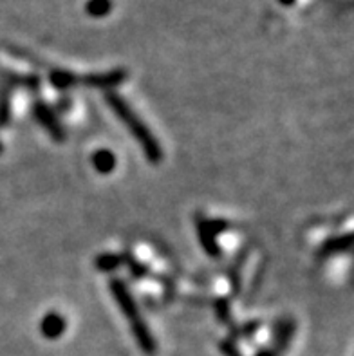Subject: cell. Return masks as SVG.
<instances>
[{
	"label": "cell",
	"mask_w": 354,
	"mask_h": 356,
	"mask_svg": "<svg viewBox=\"0 0 354 356\" xmlns=\"http://www.w3.org/2000/svg\"><path fill=\"white\" fill-rule=\"evenodd\" d=\"M11 118V89L0 91V127H6Z\"/></svg>",
	"instance_id": "obj_15"
},
{
	"label": "cell",
	"mask_w": 354,
	"mask_h": 356,
	"mask_svg": "<svg viewBox=\"0 0 354 356\" xmlns=\"http://www.w3.org/2000/svg\"><path fill=\"white\" fill-rule=\"evenodd\" d=\"M248 255H250V248H243L235 257L233 264L228 270V279H230V288H232V295L237 297L241 293V286H243V268L246 263Z\"/></svg>",
	"instance_id": "obj_7"
},
{
	"label": "cell",
	"mask_w": 354,
	"mask_h": 356,
	"mask_svg": "<svg viewBox=\"0 0 354 356\" xmlns=\"http://www.w3.org/2000/svg\"><path fill=\"white\" fill-rule=\"evenodd\" d=\"M109 288H111V293L112 297H114V300H116L118 308L122 310L123 317H125V319L129 320V324H131V331L132 335H134L138 346L141 347V351H143L145 355L152 356L156 353V340L154 337H152V333H150L147 322H145L143 317H141L140 308L136 304L134 297H132V293L129 291L127 284L123 281H120V279H111Z\"/></svg>",
	"instance_id": "obj_2"
},
{
	"label": "cell",
	"mask_w": 354,
	"mask_h": 356,
	"mask_svg": "<svg viewBox=\"0 0 354 356\" xmlns=\"http://www.w3.org/2000/svg\"><path fill=\"white\" fill-rule=\"evenodd\" d=\"M33 116L37 118L38 123L42 125L44 131L51 136V140H55L56 143H62L66 141V131L62 123L58 122V116H56L55 109H51L46 102L42 100H37L33 104Z\"/></svg>",
	"instance_id": "obj_4"
},
{
	"label": "cell",
	"mask_w": 354,
	"mask_h": 356,
	"mask_svg": "<svg viewBox=\"0 0 354 356\" xmlns=\"http://www.w3.org/2000/svg\"><path fill=\"white\" fill-rule=\"evenodd\" d=\"M49 82H51L53 87H56L58 91H67L71 89V87L78 85L80 76H76L75 73H69V71L55 69L49 73Z\"/></svg>",
	"instance_id": "obj_10"
},
{
	"label": "cell",
	"mask_w": 354,
	"mask_h": 356,
	"mask_svg": "<svg viewBox=\"0 0 354 356\" xmlns=\"http://www.w3.org/2000/svg\"><path fill=\"white\" fill-rule=\"evenodd\" d=\"M67 324L64 320V317L58 313H47L42 319V324H40V331L46 338L49 340H55V338L62 337L64 331H66Z\"/></svg>",
	"instance_id": "obj_9"
},
{
	"label": "cell",
	"mask_w": 354,
	"mask_h": 356,
	"mask_svg": "<svg viewBox=\"0 0 354 356\" xmlns=\"http://www.w3.org/2000/svg\"><path fill=\"white\" fill-rule=\"evenodd\" d=\"M127 80V71L114 69L109 73H100V75H85L80 76L78 85L85 87H96V89H114L120 84Z\"/></svg>",
	"instance_id": "obj_5"
},
{
	"label": "cell",
	"mask_w": 354,
	"mask_h": 356,
	"mask_svg": "<svg viewBox=\"0 0 354 356\" xmlns=\"http://www.w3.org/2000/svg\"><path fill=\"white\" fill-rule=\"evenodd\" d=\"M105 102L112 109V113L120 118V122L129 129V132L134 136V140L140 143L145 152V158L150 163H161L163 161V149H161V145H159V141L156 140L154 134L149 131V127L145 125L143 120L134 113V109L127 104L120 94L114 93V91H107L105 93Z\"/></svg>",
	"instance_id": "obj_1"
},
{
	"label": "cell",
	"mask_w": 354,
	"mask_h": 356,
	"mask_svg": "<svg viewBox=\"0 0 354 356\" xmlns=\"http://www.w3.org/2000/svg\"><path fill=\"white\" fill-rule=\"evenodd\" d=\"M221 351L224 353L226 356H243L241 355V351H239V346L235 340H232V338H226V340H223V342L219 344Z\"/></svg>",
	"instance_id": "obj_18"
},
{
	"label": "cell",
	"mask_w": 354,
	"mask_h": 356,
	"mask_svg": "<svg viewBox=\"0 0 354 356\" xmlns=\"http://www.w3.org/2000/svg\"><path fill=\"white\" fill-rule=\"evenodd\" d=\"M122 257H123V264L129 268V272H131V275L134 277V279H145V277L150 275L149 268L145 266L141 261H138L131 252H125Z\"/></svg>",
	"instance_id": "obj_13"
},
{
	"label": "cell",
	"mask_w": 354,
	"mask_h": 356,
	"mask_svg": "<svg viewBox=\"0 0 354 356\" xmlns=\"http://www.w3.org/2000/svg\"><path fill=\"white\" fill-rule=\"evenodd\" d=\"M264 273H266V261H262L259 264V270H257L255 277L252 279V288H250V297H253L259 291V288L262 286V281H264Z\"/></svg>",
	"instance_id": "obj_17"
},
{
	"label": "cell",
	"mask_w": 354,
	"mask_h": 356,
	"mask_svg": "<svg viewBox=\"0 0 354 356\" xmlns=\"http://www.w3.org/2000/svg\"><path fill=\"white\" fill-rule=\"evenodd\" d=\"M214 310H215V317H217V320H219L221 324H224V326L232 328L233 320H232V311H230V300L224 299V297L217 299L214 302Z\"/></svg>",
	"instance_id": "obj_14"
},
{
	"label": "cell",
	"mask_w": 354,
	"mask_h": 356,
	"mask_svg": "<svg viewBox=\"0 0 354 356\" xmlns=\"http://www.w3.org/2000/svg\"><path fill=\"white\" fill-rule=\"evenodd\" d=\"M0 154H2V143H0Z\"/></svg>",
	"instance_id": "obj_20"
},
{
	"label": "cell",
	"mask_w": 354,
	"mask_h": 356,
	"mask_svg": "<svg viewBox=\"0 0 354 356\" xmlns=\"http://www.w3.org/2000/svg\"><path fill=\"white\" fill-rule=\"evenodd\" d=\"M93 165L100 174H111L116 167V158H114L111 150L100 149L93 154Z\"/></svg>",
	"instance_id": "obj_11"
},
{
	"label": "cell",
	"mask_w": 354,
	"mask_h": 356,
	"mask_svg": "<svg viewBox=\"0 0 354 356\" xmlns=\"http://www.w3.org/2000/svg\"><path fill=\"white\" fill-rule=\"evenodd\" d=\"M257 356H277V355L273 349H262V351H259V355Z\"/></svg>",
	"instance_id": "obj_19"
},
{
	"label": "cell",
	"mask_w": 354,
	"mask_h": 356,
	"mask_svg": "<svg viewBox=\"0 0 354 356\" xmlns=\"http://www.w3.org/2000/svg\"><path fill=\"white\" fill-rule=\"evenodd\" d=\"M351 250H353V234L347 232L344 235L329 237V239L324 241L320 248H318V257L329 259L333 255H338V253H349Z\"/></svg>",
	"instance_id": "obj_6"
},
{
	"label": "cell",
	"mask_w": 354,
	"mask_h": 356,
	"mask_svg": "<svg viewBox=\"0 0 354 356\" xmlns=\"http://www.w3.org/2000/svg\"><path fill=\"white\" fill-rule=\"evenodd\" d=\"M123 264V257L122 255H118V253H102L98 257L94 259V266L96 270L103 273H109V272H116L118 268Z\"/></svg>",
	"instance_id": "obj_12"
},
{
	"label": "cell",
	"mask_w": 354,
	"mask_h": 356,
	"mask_svg": "<svg viewBox=\"0 0 354 356\" xmlns=\"http://www.w3.org/2000/svg\"><path fill=\"white\" fill-rule=\"evenodd\" d=\"M295 329H297V324L291 319H282L277 322L275 326V355L280 351H286L291 342V338L295 335Z\"/></svg>",
	"instance_id": "obj_8"
},
{
	"label": "cell",
	"mask_w": 354,
	"mask_h": 356,
	"mask_svg": "<svg viewBox=\"0 0 354 356\" xmlns=\"http://www.w3.org/2000/svg\"><path fill=\"white\" fill-rule=\"evenodd\" d=\"M259 326H261V322H246L243 324V326H232V340H235V338H248L252 337L253 333H255L257 329H259Z\"/></svg>",
	"instance_id": "obj_16"
},
{
	"label": "cell",
	"mask_w": 354,
	"mask_h": 356,
	"mask_svg": "<svg viewBox=\"0 0 354 356\" xmlns=\"http://www.w3.org/2000/svg\"><path fill=\"white\" fill-rule=\"evenodd\" d=\"M197 235H199V243L203 246V250L206 252V255H210L212 259L221 257V246L217 243V234L221 232H226L230 228V225L223 219H205V217L197 216Z\"/></svg>",
	"instance_id": "obj_3"
}]
</instances>
